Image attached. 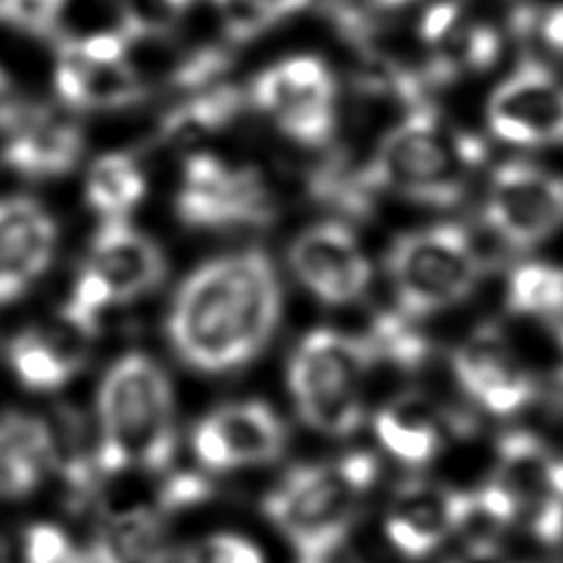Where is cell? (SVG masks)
<instances>
[{"label": "cell", "instance_id": "42", "mask_svg": "<svg viewBox=\"0 0 563 563\" xmlns=\"http://www.w3.org/2000/svg\"><path fill=\"white\" fill-rule=\"evenodd\" d=\"M378 7H385V9H396V7H402V4H409L413 0H374Z\"/></svg>", "mask_w": 563, "mask_h": 563}, {"label": "cell", "instance_id": "1", "mask_svg": "<svg viewBox=\"0 0 563 563\" xmlns=\"http://www.w3.org/2000/svg\"><path fill=\"white\" fill-rule=\"evenodd\" d=\"M282 286L268 255L257 249L205 262L180 284L167 314L176 356L202 374L249 363L273 336Z\"/></svg>", "mask_w": 563, "mask_h": 563}, {"label": "cell", "instance_id": "7", "mask_svg": "<svg viewBox=\"0 0 563 563\" xmlns=\"http://www.w3.org/2000/svg\"><path fill=\"white\" fill-rule=\"evenodd\" d=\"M385 271L398 310L422 319L464 301L484 266L471 233L444 222L398 235L385 253Z\"/></svg>", "mask_w": 563, "mask_h": 563}, {"label": "cell", "instance_id": "24", "mask_svg": "<svg viewBox=\"0 0 563 563\" xmlns=\"http://www.w3.org/2000/svg\"><path fill=\"white\" fill-rule=\"evenodd\" d=\"M310 196L341 216L367 218L374 211L378 194L369 163H356L343 154L323 158L308 176Z\"/></svg>", "mask_w": 563, "mask_h": 563}, {"label": "cell", "instance_id": "4", "mask_svg": "<svg viewBox=\"0 0 563 563\" xmlns=\"http://www.w3.org/2000/svg\"><path fill=\"white\" fill-rule=\"evenodd\" d=\"M482 158L477 136L455 130L422 101L383 134L367 163L380 191L427 207H453Z\"/></svg>", "mask_w": 563, "mask_h": 563}, {"label": "cell", "instance_id": "32", "mask_svg": "<svg viewBox=\"0 0 563 563\" xmlns=\"http://www.w3.org/2000/svg\"><path fill=\"white\" fill-rule=\"evenodd\" d=\"M216 7V13L222 22V31L229 42L244 44L268 29H273L277 18L273 11L264 4V0H211Z\"/></svg>", "mask_w": 563, "mask_h": 563}, {"label": "cell", "instance_id": "26", "mask_svg": "<svg viewBox=\"0 0 563 563\" xmlns=\"http://www.w3.org/2000/svg\"><path fill=\"white\" fill-rule=\"evenodd\" d=\"M244 95L224 81L198 90L163 119L158 134L172 145L200 141L233 121L240 112Z\"/></svg>", "mask_w": 563, "mask_h": 563}, {"label": "cell", "instance_id": "36", "mask_svg": "<svg viewBox=\"0 0 563 563\" xmlns=\"http://www.w3.org/2000/svg\"><path fill=\"white\" fill-rule=\"evenodd\" d=\"M22 114L24 112L20 108V99L13 90V84L7 77V73L0 68V130L13 128Z\"/></svg>", "mask_w": 563, "mask_h": 563}, {"label": "cell", "instance_id": "35", "mask_svg": "<svg viewBox=\"0 0 563 563\" xmlns=\"http://www.w3.org/2000/svg\"><path fill=\"white\" fill-rule=\"evenodd\" d=\"M446 563H519V561H515L512 556H508L506 552H501L497 545L488 541H477Z\"/></svg>", "mask_w": 563, "mask_h": 563}, {"label": "cell", "instance_id": "3", "mask_svg": "<svg viewBox=\"0 0 563 563\" xmlns=\"http://www.w3.org/2000/svg\"><path fill=\"white\" fill-rule=\"evenodd\" d=\"M376 473V457L367 451L301 464L266 493L262 510L299 559L328 561L345 543Z\"/></svg>", "mask_w": 563, "mask_h": 563}, {"label": "cell", "instance_id": "34", "mask_svg": "<svg viewBox=\"0 0 563 563\" xmlns=\"http://www.w3.org/2000/svg\"><path fill=\"white\" fill-rule=\"evenodd\" d=\"M229 53L216 46H205L187 57H183L172 75L169 81L178 88H189V90H202L216 84V79L222 77V73L229 68Z\"/></svg>", "mask_w": 563, "mask_h": 563}, {"label": "cell", "instance_id": "39", "mask_svg": "<svg viewBox=\"0 0 563 563\" xmlns=\"http://www.w3.org/2000/svg\"><path fill=\"white\" fill-rule=\"evenodd\" d=\"M264 4L273 11L277 22H282V20L303 11L310 4V0H264Z\"/></svg>", "mask_w": 563, "mask_h": 563}, {"label": "cell", "instance_id": "25", "mask_svg": "<svg viewBox=\"0 0 563 563\" xmlns=\"http://www.w3.org/2000/svg\"><path fill=\"white\" fill-rule=\"evenodd\" d=\"M86 554L90 563H163L161 521L141 508L110 515Z\"/></svg>", "mask_w": 563, "mask_h": 563}, {"label": "cell", "instance_id": "13", "mask_svg": "<svg viewBox=\"0 0 563 563\" xmlns=\"http://www.w3.org/2000/svg\"><path fill=\"white\" fill-rule=\"evenodd\" d=\"M475 517V495L435 482L411 479L387 504L383 530L387 543L405 559L435 552L453 532Z\"/></svg>", "mask_w": 563, "mask_h": 563}, {"label": "cell", "instance_id": "23", "mask_svg": "<svg viewBox=\"0 0 563 563\" xmlns=\"http://www.w3.org/2000/svg\"><path fill=\"white\" fill-rule=\"evenodd\" d=\"M7 354L18 380L33 391L64 387L84 363L77 347L64 334L35 328L13 336Z\"/></svg>", "mask_w": 563, "mask_h": 563}, {"label": "cell", "instance_id": "29", "mask_svg": "<svg viewBox=\"0 0 563 563\" xmlns=\"http://www.w3.org/2000/svg\"><path fill=\"white\" fill-rule=\"evenodd\" d=\"M563 295V268L552 264L528 262L517 266L506 286V303L510 312L537 317L539 321L554 308Z\"/></svg>", "mask_w": 563, "mask_h": 563}, {"label": "cell", "instance_id": "37", "mask_svg": "<svg viewBox=\"0 0 563 563\" xmlns=\"http://www.w3.org/2000/svg\"><path fill=\"white\" fill-rule=\"evenodd\" d=\"M539 31L550 48L563 53V2L545 11V15L539 22Z\"/></svg>", "mask_w": 563, "mask_h": 563}, {"label": "cell", "instance_id": "20", "mask_svg": "<svg viewBox=\"0 0 563 563\" xmlns=\"http://www.w3.org/2000/svg\"><path fill=\"white\" fill-rule=\"evenodd\" d=\"M84 150L77 123L53 110H33L13 125L2 161L31 178H53L70 172Z\"/></svg>", "mask_w": 563, "mask_h": 563}, {"label": "cell", "instance_id": "40", "mask_svg": "<svg viewBox=\"0 0 563 563\" xmlns=\"http://www.w3.org/2000/svg\"><path fill=\"white\" fill-rule=\"evenodd\" d=\"M548 402L554 409V413H559L563 418V365L556 367L550 376L548 383Z\"/></svg>", "mask_w": 563, "mask_h": 563}, {"label": "cell", "instance_id": "30", "mask_svg": "<svg viewBox=\"0 0 563 563\" xmlns=\"http://www.w3.org/2000/svg\"><path fill=\"white\" fill-rule=\"evenodd\" d=\"M20 563H90L68 532L48 521L29 523L18 541Z\"/></svg>", "mask_w": 563, "mask_h": 563}, {"label": "cell", "instance_id": "10", "mask_svg": "<svg viewBox=\"0 0 563 563\" xmlns=\"http://www.w3.org/2000/svg\"><path fill=\"white\" fill-rule=\"evenodd\" d=\"M484 220L510 249H532L563 227V176L526 161L501 163L486 187Z\"/></svg>", "mask_w": 563, "mask_h": 563}, {"label": "cell", "instance_id": "41", "mask_svg": "<svg viewBox=\"0 0 563 563\" xmlns=\"http://www.w3.org/2000/svg\"><path fill=\"white\" fill-rule=\"evenodd\" d=\"M163 2L167 4V9H169L176 18H180V15L191 7L194 0H163Z\"/></svg>", "mask_w": 563, "mask_h": 563}, {"label": "cell", "instance_id": "33", "mask_svg": "<svg viewBox=\"0 0 563 563\" xmlns=\"http://www.w3.org/2000/svg\"><path fill=\"white\" fill-rule=\"evenodd\" d=\"M68 0H0V22L31 33L51 35Z\"/></svg>", "mask_w": 563, "mask_h": 563}, {"label": "cell", "instance_id": "17", "mask_svg": "<svg viewBox=\"0 0 563 563\" xmlns=\"http://www.w3.org/2000/svg\"><path fill=\"white\" fill-rule=\"evenodd\" d=\"M420 40L429 48L424 59L427 84L453 81L468 70L490 66L499 55V35L493 26L466 20L453 2L433 4L420 22Z\"/></svg>", "mask_w": 563, "mask_h": 563}, {"label": "cell", "instance_id": "2", "mask_svg": "<svg viewBox=\"0 0 563 563\" xmlns=\"http://www.w3.org/2000/svg\"><path fill=\"white\" fill-rule=\"evenodd\" d=\"M174 451L176 405L167 374L147 354H123L97 391V466L103 473H161Z\"/></svg>", "mask_w": 563, "mask_h": 563}, {"label": "cell", "instance_id": "22", "mask_svg": "<svg viewBox=\"0 0 563 563\" xmlns=\"http://www.w3.org/2000/svg\"><path fill=\"white\" fill-rule=\"evenodd\" d=\"M374 433L380 446L407 466L429 464L442 449L440 411L418 394L389 400L374 416Z\"/></svg>", "mask_w": 563, "mask_h": 563}, {"label": "cell", "instance_id": "16", "mask_svg": "<svg viewBox=\"0 0 563 563\" xmlns=\"http://www.w3.org/2000/svg\"><path fill=\"white\" fill-rule=\"evenodd\" d=\"M55 244V222L35 200H0V303L15 301L44 275Z\"/></svg>", "mask_w": 563, "mask_h": 563}, {"label": "cell", "instance_id": "6", "mask_svg": "<svg viewBox=\"0 0 563 563\" xmlns=\"http://www.w3.org/2000/svg\"><path fill=\"white\" fill-rule=\"evenodd\" d=\"M374 367L365 334L330 328L308 332L288 363V389L299 418L330 438L354 433L365 418L363 387Z\"/></svg>", "mask_w": 563, "mask_h": 563}, {"label": "cell", "instance_id": "43", "mask_svg": "<svg viewBox=\"0 0 563 563\" xmlns=\"http://www.w3.org/2000/svg\"><path fill=\"white\" fill-rule=\"evenodd\" d=\"M299 563H328V561H306V559H299Z\"/></svg>", "mask_w": 563, "mask_h": 563}, {"label": "cell", "instance_id": "18", "mask_svg": "<svg viewBox=\"0 0 563 563\" xmlns=\"http://www.w3.org/2000/svg\"><path fill=\"white\" fill-rule=\"evenodd\" d=\"M88 262L103 275L117 303L145 297L163 282L167 271L156 242L125 218L103 220L92 238Z\"/></svg>", "mask_w": 563, "mask_h": 563}, {"label": "cell", "instance_id": "31", "mask_svg": "<svg viewBox=\"0 0 563 563\" xmlns=\"http://www.w3.org/2000/svg\"><path fill=\"white\" fill-rule=\"evenodd\" d=\"M180 563H266L255 541L238 532H209L180 552Z\"/></svg>", "mask_w": 563, "mask_h": 563}, {"label": "cell", "instance_id": "19", "mask_svg": "<svg viewBox=\"0 0 563 563\" xmlns=\"http://www.w3.org/2000/svg\"><path fill=\"white\" fill-rule=\"evenodd\" d=\"M55 90L73 108L119 110L143 99V81L134 66L123 62L95 64L77 46L62 40L55 62Z\"/></svg>", "mask_w": 563, "mask_h": 563}, {"label": "cell", "instance_id": "28", "mask_svg": "<svg viewBox=\"0 0 563 563\" xmlns=\"http://www.w3.org/2000/svg\"><path fill=\"white\" fill-rule=\"evenodd\" d=\"M363 334L374 352L376 365L387 363L402 369H416L429 354L427 336L411 325V317L400 310L378 314Z\"/></svg>", "mask_w": 563, "mask_h": 563}, {"label": "cell", "instance_id": "21", "mask_svg": "<svg viewBox=\"0 0 563 563\" xmlns=\"http://www.w3.org/2000/svg\"><path fill=\"white\" fill-rule=\"evenodd\" d=\"M57 468L53 424L31 413L0 416V495L24 497Z\"/></svg>", "mask_w": 563, "mask_h": 563}, {"label": "cell", "instance_id": "14", "mask_svg": "<svg viewBox=\"0 0 563 563\" xmlns=\"http://www.w3.org/2000/svg\"><path fill=\"white\" fill-rule=\"evenodd\" d=\"M288 262L301 286L328 306L356 301L372 282V262L343 222H319L299 231Z\"/></svg>", "mask_w": 563, "mask_h": 563}, {"label": "cell", "instance_id": "11", "mask_svg": "<svg viewBox=\"0 0 563 563\" xmlns=\"http://www.w3.org/2000/svg\"><path fill=\"white\" fill-rule=\"evenodd\" d=\"M486 123L508 145H561L563 79L537 59H521L488 95Z\"/></svg>", "mask_w": 563, "mask_h": 563}, {"label": "cell", "instance_id": "9", "mask_svg": "<svg viewBox=\"0 0 563 563\" xmlns=\"http://www.w3.org/2000/svg\"><path fill=\"white\" fill-rule=\"evenodd\" d=\"M174 207L178 220L191 229L266 227L275 216L268 185L257 169L205 152L185 161Z\"/></svg>", "mask_w": 563, "mask_h": 563}, {"label": "cell", "instance_id": "38", "mask_svg": "<svg viewBox=\"0 0 563 563\" xmlns=\"http://www.w3.org/2000/svg\"><path fill=\"white\" fill-rule=\"evenodd\" d=\"M541 323L545 325L550 336L556 341V345L563 350V295L559 297L554 308L541 319Z\"/></svg>", "mask_w": 563, "mask_h": 563}, {"label": "cell", "instance_id": "15", "mask_svg": "<svg viewBox=\"0 0 563 563\" xmlns=\"http://www.w3.org/2000/svg\"><path fill=\"white\" fill-rule=\"evenodd\" d=\"M451 367L462 391L493 416L519 413L537 394L532 374L495 325H482L460 341Z\"/></svg>", "mask_w": 563, "mask_h": 563}, {"label": "cell", "instance_id": "8", "mask_svg": "<svg viewBox=\"0 0 563 563\" xmlns=\"http://www.w3.org/2000/svg\"><path fill=\"white\" fill-rule=\"evenodd\" d=\"M277 130L290 141L319 147L336 128V81L314 55H292L264 68L249 92Z\"/></svg>", "mask_w": 563, "mask_h": 563}, {"label": "cell", "instance_id": "5", "mask_svg": "<svg viewBox=\"0 0 563 563\" xmlns=\"http://www.w3.org/2000/svg\"><path fill=\"white\" fill-rule=\"evenodd\" d=\"M475 517L534 541L563 539V455L530 431L497 440L488 482L473 493Z\"/></svg>", "mask_w": 563, "mask_h": 563}, {"label": "cell", "instance_id": "27", "mask_svg": "<svg viewBox=\"0 0 563 563\" xmlns=\"http://www.w3.org/2000/svg\"><path fill=\"white\" fill-rule=\"evenodd\" d=\"M145 176L125 154H106L97 158L86 178V200L103 216L123 218L145 196Z\"/></svg>", "mask_w": 563, "mask_h": 563}, {"label": "cell", "instance_id": "12", "mask_svg": "<svg viewBox=\"0 0 563 563\" xmlns=\"http://www.w3.org/2000/svg\"><path fill=\"white\" fill-rule=\"evenodd\" d=\"M286 444L282 418L260 400H242L209 411L194 429L191 449L202 468L227 473L279 457Z\"/></svg>", "mask_w": 563, "mask_h": 563}]
</instances>
